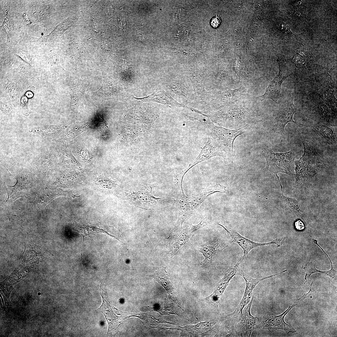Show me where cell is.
I'll return each instance as SVG.
<instances>
[{
  "label": "cell",
  "mask_w": 337,
  "mask_h": 337,
  "mask_svg": "<svg viewBox=\"0 0 337 337\" xmlns=\"http://www.w3.org/2000/svg\"><path fill=\"white\" fill-rule=\"evenodd\" d=\"M17 183L14 186H9L12 189V193H16L22 189L28 187L31 181L30 174L24 171L17 172L16 178Z\"/></svg>",
  "instance_id": "4dcf8cb0"
},
{
  "label": "cell",
  "mask_w": 337,
  "mask_h": 337,
  "mask_svg": "<svg viewBox=\"0 0 337 337\" xmlns=\"http://www.w3.org/2000/svg\"><path fill=\"white\" fill-rule=\"evenodd\" d=\"M297 304L295 302L282 314L279 315L267 313L259 319L258 328L266 329L270 331L282 330L287 333L295 332L296 330L291 326L286 323L284 320L285 316L294 306Z\"/></svg>",
  "instance_id": "7c38bea8"
},
{
  "label": "cell",
  "mask_w": 337,
  "mask_h": 337,
  "mask_svg": "<svg viewBox=\"0 0 337 337\" xmlns=\"http://www.w3.org/2000/svg\"><path fill=\"white\" fill-rule=\"evenodd\" d=\"M59 154L61 159L66 165L71 166L74 165V158L70 151L67 148H63L60 149Z\"/></svg>",
  "instance_id": "e575fe53"
},
{
  "label": "cell",
  "mask_w": 337,
  "mask_h": 337,
  "mask_svg": "<svg viewBox=\"0 0 337 337\" xmlns=\"http://www.w3.org/2000/svg\"><path fill=\"white\" fill-rule=\"evenodd\" d=\"M90 82L86 80L78 79L76 85L69 88V93L71 100L68 110H73L86 103L84 97L86 89Z\"/></svg>",
  "instance_id": "e0dca14e"
},
{
  "label": "cell",
  "mask_w": 337,
  "mask_h": 337,
  "mask_svg": "<svg viewBox=\"0 0 337 337\" xmlns=\"http://www.w3.org/2000/svg\"><path fill=\"white\" fill-rule=\"evenodd\" d=\"M218 224L225 231L231 242L236 243L243 249V256L241 260V261L247 258L249 252L252 249L259 247L270 245L272 244L276 245L277 247H280L284 243L286 239V237H281L277 238L269 242L258 243L242 236L234 229L229 227L224 226L219 224Z\"/></svg>",
  "instance_id": "9c48e42d"
},
{
  "label": "cell",
  "mask_w": 337,
  "mask_h": 337,
  "mask_svg": "<svg viewBox=\"0 0 337 337\" xmlns=\"http://www.w3.org/2000/svg\"><path fill=\"white\" fill-rule=\"evenodd\" d=\"M226 247H224L220 240L217 238L205 244L201 250V253L204 257L203 261L200 262L203 267H207L212 262L218 252L222 250Z\"/></svg>",
  "instance_id": "cb8c5ba5"
},
{
  "label": "cell",
  "mask_w": 337,
  "mask_h": 337,
  "mask_svg": "<svg viewBox=\"0 0 337 337\" xmlns=\"http://www.w3.org/2000/svg\"><path fill=\"white\" fill-rule=\"evenodd\" d=\"M296 111L293 98L289 97L285 99L280 105L277 115L273 120L272 126L273 130L282 136L285 133V126L289 122L304 125L298 124L293 120V115Z\"/></svg>",
  "instance_id": "ba28073f"
},
{
  "label": "cell",
  "mask_w": 337,
  "mask_h": 337,
  "mask_svg": "<svg viewBox=\"0 0 337 337\" xmlns=\"http://www.w3.org/2000/svg\"><path fill=\"white\" fill-rule=\"evenodd\" d=\"M282 193L281 199L286 207L291 212L295 214L297 216L301 217L303 214L304 211L302 207L300 202L298 200L291 198L284 195L283 193L282 187L279 180Z\"/></svg>",
  "instance_id": "83f0119b"
},
{
  "label": "cell",
  "mask_w": 337,
  "mask_h": 337,
  "mask_svg": "<svg viewBox=\"0 0 337 337\" xmlns=\"http://www.w3.org/2000/svg\"><path fill=\"white\" fill-rule=\"evenodd\" d=\"M6 88L14 106L17 109L24 91L13 83L8 82Z\"/></svg>",
  "instance_id": "d6a6232c"
},
{
  "label": "cell",
  "mask_w": 337,
  "mask_h": 337,
  "mask_svg": "<svg viewBox=\"0 0 337 337\" xmlns=\"http://www.w3.org/2000/svg\"><path fill=\"white\" fill-rule=\"evenodd\" d=\"M279 73L270 82L265 93L254 99L255 102L261 101L267 99L277 101L280 98L282 83L292 73L282 63H279Z\"/></svg>",
  "instance_id": "8fae6325"
},
{
  "label": "cell",
  "mask_w": 337,
  "mask_h": 337,
  "mask_svg": "<svg viewBox=\"0 0 337 337\" xmlns=\"http://www.w3.org/2000/svg\"><path fill=\"white\" fill-rule=\"evenodd\" d=\"M224 158L223 154L214 139L208 135V140L195 160L186 168L188 171L197 164L215 156Z\"/></svg>",
  "instance_id": "ffe728a7"
},
{
  "label": "cell",
  "mask_w": 337,
  "mask_h": 337,
  "mask_svg": "<svg viewBox=\"0 0 337 337\" xmlns=\"http://www.w3.org/2000/svg\"><path fill=\"white\" fill-rule=\"evenodd\" d=\"M108 76H103V81L102 86L99 90L96 92V94L103 100L113 99L108 91L115 95L114 92L111 91L115 90L113 87L114 85L110 82V80L108 79Z\"/></svg>",
  "instance_id": "1f68e13d"
},
{
  "label": "cell",
  "mask_w": 337,
  "mask_h": 337,
  "mask_svg": "<svg viewBox=\"0 0 337 337\" xmlns=\"http://www.w3.org/2000/svg\"><path fill=\"white\" fill-rule=\"evenodd\" d=\"M136 39L138 41H139L140 42H143L144 41V39L142 36V35L139 32V33H137L136 34Z\"/></svg>",
  "instance_id": "60d3db41"
},
{
  "label": "cell",
  "mask_w": 337,
  "mask_h": 337,
  "mask_svg": "<svg viewBox=\"0 0 337 337\" xmlns=\"http://www.w3.org/2000/svg\"><path fill=\"white\" fill-rule=\"evenodd\" d=\"M0 110L3 113L9 116L12 114L13 109L12 107L10 105L1 102Z\"/></svg>",
  "instance_id": "74e56055"
},
{
  "label": "cell",
  "mask_w": 337,
  "mask_h": 337,
  "mask_svg": "<svg viewBox=\"0 0 337 337\" xmlns=\"http://www.w3.org/2000/svg\"><path fill=\"white\" fill-rule=\"evenodd\" d=\"M183 75L175 76L167 80V87L182 101V104L192 107L194 103V90L191 81Z\"/></svg>",
  "instance_id": "52a82bcc"
},
{
  "label": "cell",
  "mask_w": 337,
  "mask_h": 337,
  "mask_svg": "<svg viewBox=\"0 0 337 337\" xmlns=\"http://www.w3.org/2000/svg\"><path fill=\"white\" fill-rule=\"evenodd\" d=\"M178 216L176 222L175 229H182L184 221L192 213L188 201V197L185 194L183 190L179 191Z\"/></svg>",
  "instance_id": "484cf974"
},
{
  "label": "cell",
  "mask_w": 337,
  "mask_h": 337,
  "mask_svg": "<svg viewBox=\"0 0 337 337\" xmlns=\"http://www.w3.org/2000/svg\"><path fill=\"white\" fill-rule=\"evenodd\" d=\"M316 292L314 289V284L313 281L312 282L311 285H310V287L309 291L304 295H303L302 296H301L300 298L297 299L295 302L298 304L299 302L303 301L305 298L311 296L312 295H313L315 294Z\"/></svg>",
  "instance_id": "8d00e7d4"
},
{
  "label": "cell",
  "mask_w": 337,
  "mask_h": 337,
  "mask_svg": "<svg viewBox=\"0 0 337 337\" xmlns=\"http://www.w3.org/2000/svg\"><path fill=\"white\" fill-rule=\"evenodd\" d=\"M294 227L297 230H302L305 228L304 222L300 219H297L294 222Z\"/></svg>",
  "instance_id": "f35d334b"
},
{
  "label": "cell",
  "mask_w": 337,
  "mask_h": 337,
  "mask_svg": "<svg viewBox=\"0 0 337 337\" xmlns=\"http://www.w3.org/2000/svg\"><path fill=\"white\" fill-rule=\"evenodd\" d=\"M100 291L103 299V304L100 309L104 315L108 324L107 333H111L116 330L119 325L117 320V317L111 309L107 292L105 289L102 288L101 285Z\"/></svg>",
  "instance_id": "603a6c76"
},
{
  "label": "cell",
  "mask_w": 337,
  "mask_h": 337,
  "mask_svg": "<svg viewBox=\"0 0 337 337\" xmlns=\"http://www.w3.org/2000/svg\"><path fill=\"white\" fill-rule=\"evenodd\" d=\"M34 163L42 174L45 176H48L53 170L55 165L52 149L48 148L37 154L34 159Z\"/></svg>",
  "instance_id": "d6986e66"
},
{
  "label": "cell",
  "mask_w": 337,
  "mask_h": 337,
  "mask_svg": "<svg viewBox=\"0 0 337 337\" xmlns=\"http://www.w3.org/2000/svg\"><path fill=\"white\" fill-rule=\"evenodd\" d=\"M225 186L219 183L208 187L202 193L190 198L188 197V201L192 212H193L200 206L201 204L211 195L216 192L227 193H229L225 189Z\"/></svg>",
  "instance_id": "44dd1931"
},
{
  "label": "cell",
  "mask_w": 337,
  "mask_h": 337,
  "mask_svg": "<svg viewBox=\"0 0 337 337\" xmlns=\"http://www.w3.org/2000/svg\"><path fill=\"white\" fill-rule=\"evenodd\" d=\"M193 233L189 227L182 229L175 239L174 254L183 248L191 245L190 238Z\"/></svg>",
  "instance_id": "f1b7e54d"
},
{
  "label": "cell",
  "mask_w": 337,
  "mask_h": 337,
  "mask_svg": "<svg viewBox=\"0 0 337 337\" xmlns=\"http://www.w3.org/2000/svg\"><path fill=\"white\" fill-rule=\"evenodd\" d=\"M166 267H159L154 275L149 276L155 279L156 281L160 283L165 289L169 299L179 307L184 312L183 308L179 304L175 294L174 288L165 270Z\"/></svg>",
  "instance_id": "7402d4cb"
},
{
  "label": "cell",
  "mask_w": 337,
  "mask_h": 337,
  "mask_svg": "<svg viewBox=\"0 0 337 337\" xmlns=\"http://www.w3.org/2000/svg\"><path fill=\"white\" fill-rule=\"evenodd\" d=\"M29 99L25 94L24 91L22 95L17 108L24 115L28 116L30 113L28 108V100Z\"/></svg>",
  "instance_id": "d590c367"
},
{
  "label": "cell",
  "mask_w": 337,
  "mask_h": 337,
  "mask_svg": "<svg viewBox=\"0 0 337 337\" xmlns=\"http://www.w3.org/2000/svg\"><path fill=\"white\" fill-rule=\"evenodd\" d=\"M285 271V270H284L277 274L261 278L254 279L245 273L242 270L238 268L236 275L242 276L245 280L246 285V288L243 297L238 306L233 312L228 315L224 318L228 325L230 327H234V324L239 321L242 315L243 309L250 301L252 296L253 290L259 282Z\"/></svg>",
  "instance_id": "8992f818"
},
{
  "label": "cell",
  "mask_w": 337,
  "mask_h": 337,
  "mask_svg": "<svg viewBox=\"0 0 337 337\" xmlns=\"http://www.w3.org/2000/svg\"><path fill=\"white\" fill-rule=\"evenodd\" d=\"M71 192L63 191L60 188H46L33 194L28 198L29 202L35 207L42 208L53 199L61 196L71 197Z\"/></svg>",
  "instance_id": "4fadbf2b"
},
{
  "label": "cell",
  "mask_w": 337,
  "mask_h": 337,
  "mask_svg": "<svg viewBox=\"0 0 337 337\" xmlns=\"http://www.w3.org/2000/svg\"><path fill=\"white\" fill-rule=\"evenodd\" d=\"M262 153L266 162L264 170L265 175L269 177L275 175L277 178L278 173L281 172L292 178L294 177V163L296 154L293 149L285 153H276L271 148L265 147L263 149Z\"/></svg>",
  "instance_id": "5b68a950"
},
{
  "label": "cell",
  "mask_w": 337,
  "mask_h": 337,
  "mask_svg": "<svg viewBox=\"0 0 337 337\" xmlns=\"http://www.w3.org/2000/svg\"><path fill=\"white\" fill-rule=\"evenodd\" d=\"M55 183L57 186L69 188L76 186L78 182L76 178L67 173L61 175Z\"/></svg>",
  "instance_id": "836d02e7"
},
{
  "label": "cell",
  "mask_w": 337,
  "mask_h": 337,
  "mask_svg": "<svg viewBox=\"0 0 337 337\" xmlns=\"http://www.w3.org/2000/svg\"><path fill=\"white\" fill-rule=\"evenodd\" d=\"M241 260L234 261L229 268L226 271L224 276L217 285L213 293L208 297L210 301L214 304H218L220 298L229 282L236 275L238 266Z\"/></svg>",
  "instance_id": "2e32d148"
},
{
  "label": "cell",
  "mask_w": 337,
  "mask_h": 337,
  "mask_svg": "<svg viewBox=\"0 0 337 337\" xmlns=\"http://www.w3.org/2000/svg\"><path fill=\"white\" fill-rule=\"evenodd\" d=\"M251 85H242L232 89L227 88L208 90L206 100L200 111L207 115L218 111L237 101L252 98Z\"/></svg>",
  "instance_id": "277c9868"
},
{
  "label": "cell",
  "mask_w": 337,
  "mask_h": 337,
  "mask_svg": "<svg viewBox=\"0 0 337 337\" xmlns=\"http://www.w3.org/2000/svg\"><path fill=\"white\" fill-rule=\"evenodd\" d=\"M205 83L210 89L208 90H211L230 88L232 85L238 83L234 80L230 72L225 71L207 75Z\"/></svg>",
  "instance_id": "5bb4252c"
},
{
  "label": "cell",
  "mask_w": 337,
  "mask_h": 337,
  "mask_svg": "<svg viewBox=\"0 0 337 337\" xmlns=\"http://www.w3.org/2000/svg\"><path fill=\"white\" fill-rule=\"evenodd\" d=\"M250 301L244 309L239 323V329L237 331L238 335L244 337H250L252 332L258 328L259 319L252 316L250 310L253 296Z\"/></svg>",
  "instance_id": "9a60e30c"
},
{
  "label": "cell",
  "mask_w": 337,
  "mask_h": 337,
  "mask_svg": "<svg viewBox=\"0 0 337 337\" xmlns=\"http://www.w3.org/2000/svg\"><path fill=\"white\" fill-rule=\"evenodd\" d=\"M304 152L302 156L295 163L294 192L300 193L311 183L316 174L327 168L324 158L317 152L316 143L313 138L302 141Z\"/></svg>",
  "instance_id": "7a4b0ae2"
},
{
  "label": "cell",
  "mask_w": 337,
  "mask_h": 337,
  "mask_svg": "<svg viewBox=\"0 0 337 337\" xmlns=\"http://www.w3.org/2000/svg\"><path fill=\"white\" fill-rule=\"evenodd\" d=\"M252 98L237 101L207 115L214 124L228 129H237L248 123L256 124L263 118L254 108Z\"/></svg>",
  "instance_id": "6da1fadb"
},
{
  "label": "cell",
  "mask_w": 337,
  "mask_h": 337,
  "mask_svg": "<svg viewBox=\"0 0 337 337\" xmlns=\"http://www.w3.org/2000/svg\"><path fill=\"white\" fill-rule=\"evenodd\" d=\"M184 75L191 81L194 90V100L192 108L200 110L208 94L205 87L207 74L204 71H195L186 72Z\"/></svg>",
  "instance_id": "30bf717a"
},
{
  "label": "cell",
  "mask_w": 337,
  "mask_h": 337,
  "mask_svg": "<svg viewBox=\"0 0 337 337\" xmlns=\"http://www.w3.org/2000/svg\"><path fill=\"white\" fill-rule=\"evenodd\" d=\"M137 101H154L176 108H184L191 110V108L179 103L174 99L169 94L163 89L154 91L149 95L141 98L134 97Z\"/></svg>",
  "instance_id": "ac0fdd59"
},
{
  "label": "cell",
  "mask_w": 337,
  "mask_h": 337,
  "mask_svg": "<svg viewBox=\"0 0 337 337\" xmlns=\"http://www.w3.org/2000/svg\"><path fill=\"white\" fill-rule=\"evenodd\" d=\"M313 130L318 136L329 144L336 143V137L333 130L329 126L318 125L314 127Z\"/></svg>",
  "instance_id": "f546056e"
},
{
  "label": "cell",
  "mask_w": 337,
  "mask_h": 337,
  "mask_svg": "<svg viewBox=\"0 0 337 337\" xmlns=\"http://www.w3.org/2000/svg\"><path fill=\"white\" fill-rule=\"evenodd\" d=\"M207 129L208 135L215 140L222 151L225 159H232L235 155L233 144L239 135L249 132L255 124L248 123L237 129H231L215 125L207 117H202L200 121Z\"/></svg>",
  "instance_id": "3957f363"
},
{
  "label": "cell",
  "mask_w": 337,
  "mask_h": 337,
  "mask_svg": "<svg viewBox=\"0 0 337 337\" xmlns=\"http://www.w3.org/2000/svg\"><path fill=\"white\" fill-rule=\"evenodd\" d=\"M325 254L329 259L331 264V268L330 270L327 271H321L317 269L315 267L316 263L315 262H308L305 264L304 267V269L305 272V284L310 280V276L313 273L316 272H319L328 276L330 277L337 279V271L334 270L333 267L332 263L331 261L327 254L325 253Z\"/></svg>",
  "instance_id": "4316f807"
},
{
  "label": "cell",
  "mask_w": 337,
  "mask_h": 337,
  "mask_svg": "<svg viewBox=\"0 0 337 337\" xmlns=\"http://www.w3.org/2000/svg\"><path fill=\"white\" fill-rule=\"evenodd\" d=\"M220 22L221 20L220 18L217 16L216 14V16L212 18L211 24L212 27L216 28L219 25Z\"/></svg>",
  "instance_id": "ab89813d"
},
{
  "label": "cell",
  "mask_w": 337,
  "mask_h": 337,
  "mask_svg": "<svg viewBox=\"0 0 337 337\" xmlns=\"http://www.w3.org/2000/svg\"><path fill=\"white\" fill-rule=\"evenodd\" d=\"M68 126L64 125H44L27 129L25 132L39 135L44 138L50 139L64 131Z\"/></svg>",
  "instance_id": "d4e9b609"
}]
</instances>
